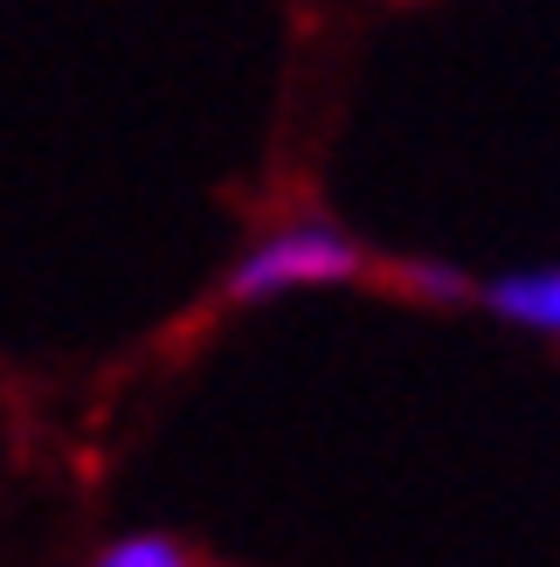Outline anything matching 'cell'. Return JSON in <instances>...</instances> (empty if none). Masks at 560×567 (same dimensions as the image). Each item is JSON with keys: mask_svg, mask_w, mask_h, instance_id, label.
Segmentation results:
<instances>
[{"mask_svg": "<svg viewBox=\"0 0 560 567\" xmlns=\"http://www.w3.org/2000/svg\"><path fill=\"white\" fill-rule=\"evenodd\" d=\"M360 277V249L325 229V221H291V229L263 236L229 277V298L242 305H263V298H284V291H319V284H346Z\"/></svg>", "mask_w": 560, "mask_h": 567, "instance_id": "cell-1", "label": "cell"}, {"mask_svg": "<svg viewBox=\"0 0 560 567\" xmlns=\"http://www.w3.org/2000/svg\"><path fill=\"white\" fill-rule=\"evenodd\" d=\"M485 305L498 311V319H512L519 332H547V339H560V264L498 277L491 291H485Z\"/></svg>", "mask_w": 560, "mask_h": 567, "instance_id": "cell-2", "label": "cell"}, {"mask_svg": "<svg viewBox=\"0 0 560 567\" xmlns=\"http://www.w3.org/2000/svg\"><path fill=\"white\" fill-rule=\"evenodd\" d=\"M97 560L104 567H187V547L174 533H125V540H111Z\"/></svg>", "mask_w": 560, "mask_h": 567, "instance_id": "cell-3", "label": "cell"}, {"mask_svg": "<svg viewBox=\"0 0 560 567\" xmlns=\"http://www.w3.org/2000/svg\"><path fill=\"white\" fill-rule=\"evenodd\" d=\"M408 284H415L423 298H464V277L443 270V264H408Z\"/></svg>", "mask_w": 560, "mask_h": 567, "instance_id": "cell-4", "label": "cell"}]
</instances>
